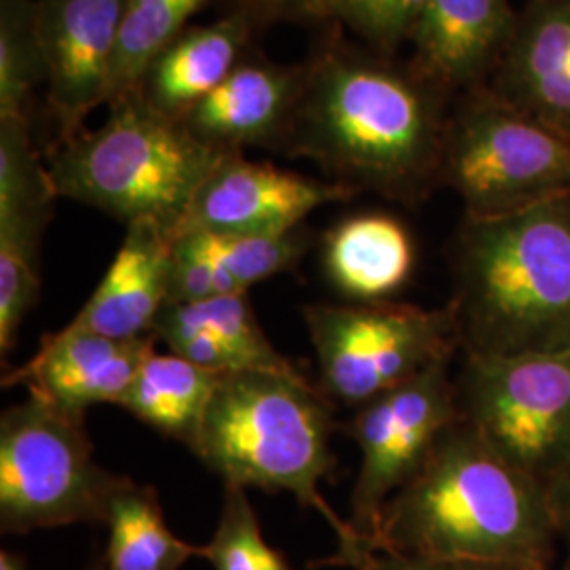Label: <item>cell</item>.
I'll return each mask as SVG.
<instances>
[{
	"label": "cell",
	"instance_id": "obj_1",
	"mask_svg": "<svg viewBox=\"0 0 570 570\" xmlns=\"http://www.w3.org/2000/svg\"><path fill=\"white\" fill-rule=\"evenodd\" d=\"M433 85L327 39L303 66L282 153L305 157L353 193L419 204L440 183L446 125Z\"/></svg>",
	"mask_w": 570,
	"mask_h": 570
},
{
	"label": "cell",
	"instance_id": "obj_2",
	"mask_svg": "<svg viewBox=\"0 0 570 570\" xmlns=\"http://www.w3.org/2000/svg\"><path fill=\"white\" fill-rule=\"evenodd\" d=\"M374 550L553 570L562 553L550 492L459 419L381 515Z\"/></svg>",
	"mask_w": 570,
	"mask_h": 570
},
{
	"label": "cell",
	"instance_id": "obj_3",
	"mask_svg": "<svg viewBox=\"0 0 570 570\" xmlns=\"http://www.w3.org/2000/svg\"><path fill=\"white\" fill-rule=\"evenodd\" d=\"M461 351H570V195L503 218H465L452 244Z\"/></svg>",
	"mask_w": 570,
	"mask_h": 570
},
{
	"label": "cell",
	"instance_id": "obj_4",
	"mask_svg": "<svg viewBox=\"0 0 570 570\" xmlns=\"http://www.w3.org/2000/svg\"><path fill=\"white\" fill-rule=\"evenodd\" d=\"M332 402L308 376L228 372L207 406L193 452L225 484L289 492L336 534V551L313 567L364 570L374 550L322 494L336 459Z\"/></svg>",
	"mask_w": 570,
	"mask_h": 570
},
{
	"label": "cell",
	"instance_id": "obj_5",
	"mask_svg": "<svg viewBox=\"0 0 570 570\" xmlns=\"http://www.w3.org/2000/svg\"><path fill=\"white\" fill-rule=\"evenodd\" d=\"M225 157L134 89L108 104L94 131L51 144L45 165L58 199L91 205L125 226L153 223L176 237L197 190Z\"/></svg>",
	"mask_w": 570,
	"mask_h": 570
},
{
	"label": "cell",
	"instance_id": "obj_6",
	"mask_svg": "<svg viewBox=\"0 0 570 570\" xmlns=\"http://www.w3.org/2000/svg\"><path fill=\"white\" fill-rule=\"evenodd\" d=\"M129 475L96 461L85 414L35 395L0 416V530L26 534L104 524Z\"/></svg>",
	"mask_w": 570,
	"mask_h": 570
},
{
	"label": "cell",
	"instance_id": "obj_7",
	"mask_svg": "<svg viewBox=\"0 0 570 570\" xmlns=\"http://www.w3.org/2000/svg\"><path fill=\"white\" fill-rule=\"evenodd\" d=\"M440 183L465 218H503L570 195V138L501 96H480L446 125Z\"/></svg>",
	"mask_w": 570,
	"mask_h": 570
},
{
	"label": "cell",
	"instance_id": "obj_8",
	"mask_svg": "<svg viewBox=\"0 0 570 570\" xmlns=\"http://www.w3.org/2000/svg\"><path fill=\"white\" fill-rule=\"evenodd\" d=\"M461 419L541 489L570 473V351L518 357L463 353L454 376Z\"/></svg>",
	"mask_w": 570,
	"mask_h": 570
},
{
	"label": "cell",
	"instance_id": "obj_9",
	"mask_svg": "<svg viewBox=\"0 0 570 570\" xmlns=\"http://www.w3.org/2000/svg\"><path fill=\"white\" fill-rule=\"evenodd\" d=\"M320 389L330 402L357 410L461 351L450 306L395 303L306 305Z\"/></svg>",
	"mask_w": 570,
	"mask_h": 570
},
{
	"label": "cell",
	"instance_id": "obj_10",
	"mask_svg": "<svg viewBox=\"0 0 570 570\" xmlns=\"http://www.w3.org/2000/svg\"><path fill=\"white\" fill-rule=\"evenodd\" d=\"M450 364L428 367L353 410L343 428L360 450L348 522L372 550L389 501L419 475L438 440L461 419Z\"/></svg>",
	"mask_w": 570,
	"mask_h": 570
},
{
	"label": "cell",
	"instance_id": "obj_11",
	"mask_svg": "<svg viewBox=\"0 0 570 570\" xmlns=\"http://www.w3.org/2000/svg\"><path fill=\"white\" fill-rule=\"evenodd\" d=\"M58 195L30 121H0V351L7 355L41 296V249Z\"/></svg>",
	"mask_w": 570,
	"mask_h": 570
},
{
	"label": "cell",
	"instance_id": "obj_12",
	"mask_svg": "<svg viewBox=\"0 0 570 570\" xmlns=\"http://www.w3.org/2000/svg\"><path fill=\"white\" fill-rule=\"evenodd\" d=\"M127 0H35L53 142L82 131L108 98V82Z\"/></svg>",
	"mask_w": 570,
	"mask_h": 570
},
{
	"label": "cell",
	"instance_id": "obj_13",
	"mask_svg": "<svg viewBox=\"0 0 570 570\" xmlns=\"http://www.w3.org/2000/svg\"><path fill=\"white\" fill-rule=\"evenodd\" d=\"M353 195L343 184L254 164L244 155H226L197 190L176 237L183 233H285L303 226L311 212L327 204H343Z\"/></svg>",
	"mask_w": 570,
	"mask_h": 570
},
{
	"label": "cell",
	"instance_id": "obj_14",
	"mask_svg": "<svg viewBox=\"0 0 570 570\" xmlns=\"http://www.w3.org/2000/svg\"><path fill=\"white\" fill-rule=\"evenodd\" d=\"M155 345V336L115 341L63 326L42 338L30 362L7 372L2 387L23 385L28 395L77 414L94 404L119 406Z\"/></svg>",
	"mask_w": 570,
	"mask_h": 570
},
{
	"label": "cell",
	"instance_id": "obj_15",
	"mask_svg": "<svg viewBox=\"0 0 570 570\" xmlns=\"http://www.w3.org/2000/svg\"><path fill=\"white\" fill-rule=\"evenodd\" d=\"M303 87V66L287 68L265 58H244L199 104L184 125L223 155L263 146L282 150Z\"/></svg>",
	"mask_w": 570,
	"mask_h": 570
},
{
	"label": "cell",
	"instance_id": "obj_16",
	"mask_svg": "<svg viewBox=\"0 0 570 570\" xmlns=\"http://www.w3.org/2000/svg\"><path fill=\"white\" fill-rule=\"evenodd\" d=\"M515 26L511 0H428L410 35L416 75L440 91L473 85L501 61Z\"/></svg>",
	"mask_w": 570,
	"mask_h": 570
},
{
	"label": "cell",
	"instance_id": "obj_17",
	"mask_svg": "<svg viewBox=\"0 0 570 570\" xmlns=\"http://www.w3.org/2000/svg\"><path fill=\"white\" fill-rule=\"evenodd\" d=\"M171 244L174 237L161 226H127L102 282L66 327L115 341L153 336L155 324L169 303Z\"/></svg>",
	"mask_w": 570,
	"mask_h": 570
},
{
	"label": "cell",
	"instance_id": "obj_18",
	"mask_svg": "<svg viewBox=\"0 0 570 570\" xmlns=\"http://www.w3.org/2000/svg\"><path fill=\"white\" fill-rule=\"evenodd\" d=\"M499 96L570 138V7L534 0L503 53Z\"/></svg>",
	"mask_w": 570,
	"mask_h": 570
},
{
	"label": "cell",
	"instance_id": "obj_19",
	"mask_svg": "<svg viewBox=\"0 0 570 570\" xmlns=\"http://www.w3.org/2000/svg\"><path fill=\"white\" fill-rule=\"evenodd\" d=\"M254 32V23L237 11L207 26H188L150 63L138 91L165 117L184 122L242 63Z\"/></svg>",
	"mask_w": 570,
	"mask_h": 570
},
{
	"label": "cell",
	"instance_id": "obj_20",
	"mask_svg": "<svg viewBox=\"0 0 570 570\" xmlns=\"http://www.w3.org/2000/svg\"><path fill=\"white\" fill-rule=\"evenodd\" d=\"M416 247L402 220L367 212L332 226L322 244L330 284L357 303H385L407 284Z\"/></svg>",
	"mask_w": 570,
	"mask_h": 570
},
{
	"label": "cell",
	"instance_id": "obj_21",
	"mask_svg": "<svg viewBox=\"0 0 570 570\" xmlns=\"http://www.w3.org/2000/svg\"><path fill=\"white\" fill-rule=\"evenodd\" d=\"M220 376L171 351L159 353L153 348L119 407L165 438L193 450Z\"/></svg>",
	"mask_w": 570,
	"mask_h": 570
},
{
	"label": "cell",
	"instance_id": "obj_22",
	"mask_svg": "<svg viewBox=\"0 0 570 570\" xmlns=\"http://www.w3.org/2000/svg\"><path fill=\"white\" fill-rule=\"evenodd\" d=\"M104 527V570H180L190 558L204 560V546L188 543L169 529L157 490L131 478L115 494Z\"/></svg>",
	"mask_w": 570,
	"mask_h": 570
},
{
	"label": "cell",
	"instance_id": "obj_23",
	"mask_svg": "<svg viewBox=\"0 0 570 570\" xmlns=\"http://www.w3.org/2000/svg\"><path fill=\"white\" fill-rule=\"evenodd\" d=\"M212 0H127L106 106L138 89L146 70Z\"/></svg>",
	"mask_w": 570,
	"mask_h": 570
},
{
	"label": "cell",
	"instance_id": "obj_24",
	"mask_svg": "<svg viewBox=\"0 0 570 570\" xmlns=\"http://www.w3.org/2000/svg\"><path fill=\"white\" fill-rule=\"evenodd\" d=\"M45 61L35 0H0V121H30Z\"/></svg>",
	"mask_w": 570,
	"mask_h": 570
},
{
	"label": "cell",
	"instance_id": "obj_25",
	"mask_svg": "<svg viewBox=\"0 0 570 570\" xmlns=\"http://www.w3.org/2000/svg\"><path fill=\"white\" fill-rule=\"evenodd\" d=\"M184 320L209 330L237 357L242 370L306 376L268 341L247 294L214 296L197 303H167Z\"/></svg>",
	"mask_w": 570,
	"mask_h": 570
},
{
	"label": "cell",
	"instance_id": "obj_26",
	"mask_svg": "<svg viewBox=\"0 0 570 570\" xmlns=\"http://www.w3.org/2000/svg\"><path fill=\"white\" fill-rule=\"evenodd\" d=\"M214 570H294L284 553L268 546L247 489L225 484L218 527L204 546Z\"/></svg>",
	"mask_w": 570,
	"mask_h": 570
},
{
	"label": "cell",
	"instance_id": "obj_27",
	"mask_svg": "<svg viewBox=\"0 0 570 570\" xmlns=\"http://www.w3.org/2000/svg\"><path fill=\"white\" fill-rule=\"evenodd\" d=\"M202 235L218 265L244 294L252 285L294 268L311 245L305 226L273 235Z\"/></svg>",
	"mask_w": 570,
	"mask_h": 570
},
{
	"label": "cell",
	"instance_id": "obj_28",
	"mask_svg": "<svg viewBox=\"0 0 570 570\" xmlns=\"http://www.w3.org/2000/svg\"><path fill=\"white\" fill-rule=\"evenodd\" d=\"M428 0H370L343 26L351 28L364 41L383 53H393L402 41H410V35L421 20Z\"/></svg>",
	"mask_w": 570,
	"mask_h": 570
},
{
	"label": "cell",
	"instance_id": "obj_29",
	"mask_svg": "<svg viewBox=\"0 0 570 570\" xmlns=\"http://www.w3.org/2000/svg\"><path fill=\"white\" fill-rule=\"evenodd\" d=\"M230 4L258 30L279 21H332L336 0H230Z\"/></svg>",
	"mask_w": 570,
	"mask_h": 570
},
{
	"label": "cell",
	"instance_id": "obj_30",
	"mask_svg": "<svg viewBox=\"0 0 570 570\" xmlns=\"http://www.w3.org/2000/svg\"><path fill=\"white\" fill-rule=\"evenodd\" d=\"M364 570H520L505 564L473 562V560H449V558H428L410 556L400 551L376 550L367 560Z\"/></svg>",
	"mask_w": 570,
	"mask_h": 570
},
{
	"label": "cell",
	"instance_id": "obj_31",
	"mask_svg": "<svg viewBox=\"0 0 570 570\" xmlns=\"http://www.w3.org/2000/svg\"><path fill=\"white\" fill-rule=\"evenodd\" d=\"M551 510L564 553V567H570V473L550 492Z\"/></svg>",
	"mask_w": 570,
	"mask_h": 570
},
{
	"label": "cell",
	"instance_id": "obj_32",
	"mask_svg": "<svg viewBox=\"0 0 570 570\" xmlns=\"http://www.w3.org/2000/svg\"><path fill=\"white\" fill-rule=\"evenodd\" d=\"M0 570H28V564H26V560H23L21 556H18V553L2 550L0 551ZM85 570H104L102 560L96 558Z\"/></svg>",
	"mask_w": 570,
	"mask_h": 570
},
{
	"label": "cell",
	"instance_id": "obj_33",
	"mask_svg": "<svg viewBox=\"0 0 570 570\" xmlns=\"http://www.w3.org/2000/svg\"><path fill=\"white\" fill-rule=\"evenodd\" d=\"M560 570H570V567H564V564H562V569Z\"/></svg>",
	"mask_w": 570,
	"mask_h": 570
},
{
	"label": "cell",
	"instance_id": "obj_34",
	"mask_svg": "<svg viewBox=\"0 0 570 570\" xmlns=\"http://www.w3.org/2000/svg\"><path fill=\"white\" fill-rule=\"evenodd\" d=\"M564 2H567V4H569V7H570V0H564Z\"/></svg>",
	"mask_w": 570,
	"mask_h": 570
}]
</instances>
